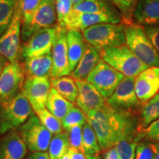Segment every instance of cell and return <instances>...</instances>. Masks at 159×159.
Segmentation results:
<instances>
[{
    "mask_svg": "<svg viewBox=\"0 0 159 159\" xmlns=\"http://www.w3.org/2000/svg\"><path fill=\"white\" fill-rule=\"evenodd\" d=\"M86 116L102 150L114 148L120 141L139 134L138 120L131 111L117 110L106 103L102 108L91 111Z\"/></svg>",
    "mask_w": 159,
    "mask_h": 159,
    "instance_id": "obj_1",
    "label": "cell"
},
{
    "mask_svg": "<svg viewBox=\"0 0 159 159\" xmlns=\"http://www.w3.org/2000/svg\"><path fill=\"white\" fill-rule=\"evenodd\" d=\"M30 104L21 92L0 100V134L19 128L33 113Z\"/></svg>",
    "mask_w": 159,
    "mask_h": 159,
    "instance_id": "obj_2",
    "label": "cell"
},
{
    "mask_svg": "<svg viewBox=\"0 0 159 159\" xmlns=\"http://www.w3.org/2000/svg\"><path fill=\"white\" fill-rule=\"evenodd\" d=\"M124 24H99L82 31L83 39L88 44L99 52L108 47L126 44Z\"/></svg>",
    "mask_w": 159,
    "mask_h": 159,
    "instance_id": "obj_3",
    "label": "cell"
},
{
    "mask_svg": "<svg viewBox=\"0 0 159 159\" xmlns=\"http://www.w3.org/2000/svg\"><path fill=\"white\" fill-rule=\"evenodd\" d=\"M101 58L125 77H135L148 69L126 45L105 48L99 52Z\"/></svg>",
    "mask_w": 159,
    "mask_h": 159,
    "instance_id": "obj_4",
    "label": "cell"
},
{
    "mask_svg": "<svg viewBox=\"0 0 159 159\" xmlns=\"http://www.w3.org/2000/svg\"><path fill=\"white\" fill-rule=\"evenodd\" d=\"M125 34L126 45L142 62L150 67H159V53L148 39L144 27L136 24L126 25Z\"/></svg>",
    "mask_w": 159,
    "mask_h": 159,
    "instance_id": "obj_5",
    "label": "cell"
},
{
    "mask_svg": "<svg viewBox=\"0 0 159 159\" xmlns=\"http://www.w3.org/2000/svg\"><path fill=\"white\" fill-rule=\"evenodd\" d=\"M19 134L27 149L32 152H47L52 134L47 130L34 113L19 128Z\"/></svg>",
    "mask_w": 159,
    "mask_h": 159,
    "instance_id": "obj_6",
    "label": "cell"
},
{
    "mask_svg": "<svg viewBox=\"0 0 159 159\" xmlns=\"http://www.w3.org/2000/svg\"><path fill=\"white\" fill-rule=\"evenodd\" d=\"M125 76L101 58L86 80L91 83L107 100Z\"/></svg>",
    "mask_w": 159,
    "mask_h": 159,
    "instance_id": "obj_7",
    "label": "cell"
},
{
    "mask_svg": "<svg viewBox=\"0 0 159 159\" xmlns=\"http://www.w3.org/2000/svg\"><path fill=\"white\" fill-rule=\"evenodd\" d=\"M21 13L16 7L14 16L11 25L4 34L0 37V55L5 57L9 63L18 62L21 55Z\"/></svg>",
    "mask_w": 159,
    "mask_h": 159,
    "instance_id": "obj_8",
    "label": "cell"
},
{
    "mask_svg": "<svg viewBox=\"0 0 159 159\" xmlns=\"http://www.w3.org/2000/svg\"><path fill=\"white\" fill-rule=\"evenodd\" d=\"M49 77H27L24 83L21 93L29 101L35 113L46 108L52 88Z\"/></svg>",
    "mask_w": 159,
    "mask_h": 159,
    "instance_id": "obj_9",
    "label": "cell"
},
{
    "mask_svg": "<svg viewBox=\"0 0 159 159\" xmlns=\"http://www.w3.org/2000/svg\"><path fill=\"white\" fill-rule=\"evenodd\" d=\"M57 26L39 30L27 41L21 51V56L28 59L52 52L57 33Z\"/></svg>",
    "mask_w": 159,
    "mask_h": 159,
    "instance_id": "obj_10",
    "label": "cell"
},
{
    "mask_svg": "<svg viewBox=\"0 0 159 159\" xmlns=\"http://www.w3.org/2000/svg\"><path fill=\"white\" fill-rule=\"evenodd\" d=\"M55 0H41L35 11L30 25L21 30L23 41H27L35 32L57 26Z\"/></svg>",
    "mask_w": 159,
    "mask_h": 159,
    "instance_id": "obj_11",
    "label": "cell"
},
{
    "mask_svg": "<svg viewBox=\"0 0 159 159\" xmlns=\"http://www.w3.org/2000/svg\"><path fill=\"white\" fill-rule=\"evenodd\" d=\"M106 103L117 110L130 111L138 108L141 103L135 91V77H125Z\"/></svg>",
    "mask_w": 159,
    "mask_h": 159,
    "instance_id": "obj_12",
    "label": "cell"
},
{
    "mask_svg": "<svg viewBox=\"0 0 159 159\" xmlns=\"http://www.w3.org/2000/svg\"><path fill=\"white\" fill-rule=\"evenodd\" d=\"M25 71L19 62L8 63L0 75V100L21 92L25 83Z\"/></svg>",
    "mask_w": 159,
    "mask_h": 159,
    "instance_id": "obj_13",
    "label": "cell"
},
{
    "mask_svg": "<svg viewBox=\"0 0 159 159\" xmlns=\"http://www.w3.org/2000/svg\"><path fill=\"white\" fill-rule=\"evenodd\" d=\"M121 17L116 13H82L71 11L66 19V28L67 30H80L99 25V24H119Z\"/></svg>",
    "mask_w": 159,
    "mask_h": 159,
    "instance_id": "obj_14",
    "label": "cell"
},
{
    "mask_svg": "<svg viewBox=\"0 0 159 159\" xmlns=\"http://www.w3.org/2000/svg\"><path fill=\"white\" fill-rule=\"evenodd\" d=\"M66 33V28L61 27L57 25L56 37L52 50V78L68 76L71 73L69 67Z\"/></svg>",
    "mask_w": 159,
    "mask_h": 159,
    "instance_id": "obj_15",
    "label": "cell"
},
{
    "mask_svg": "<svg viewBox=\"0 0 159 159\" xmlns=\"http://www.w3.org/2000/svg\"><path fill=\"white\" fill-rule=\"evenodd\" d=\"M135 91L141 104H145L159 91V67L151 66L135 77Z\"/></svg>",
    "mask_w": 159,
    "mask_h": 159,
    "instance_id": "obj_16",
    "label": "cell"
},
{
    "mask_svg": "<svg viewBox=\"0 0 159 159\" xmlns=\"http://www.w3.org/2000/svg\"><path fill=\"white\" fill-rule=\"evenodd\" d=\"M76 83L78 88L76 103L85 114L92 111L99 110L106 105V100L89 81L76 80Z\"/></svg>",
    "mask_w": 159,
    "mask_h": 159,
    "instance_id": "obj_17",
    "label": "cell"
},
{
    "mask_svg": "<svg viewBox=\"0 0 159 159\" xmlns=\"http://www.w3.org/2000/svg\"><path fill=\"white\" fill-rule=\"evenodd\" d=\"M27 148L17 130L7 132L0 139V159H24Z\"/></svg>",
    "mask_w": 159,
    "mask_h": 159,
    "instance_id": "obj_18",
    "label": "cell"
},
{
    "mask_svg": "<svg viewBox=\"0 0 159 159\" xmlns=\"http://www.w3.org/2000/svg\"><path fill=\"white\" fill-rule=\"evenodd\" d=\"M139 25H159V0H139L134 13Z\"/></svg>",
    "mask_w": 159,
    "mask_h": 159,
    "instance_id": "obj_19",
    "label": "cell"
},
{
    "mask_svg": "<svg viewBox=\"0 0 159 159\" xmlns=\"http://www.w3.org/2000/svg\"><path fill=\"white\" fill-rule=\"evenodd\" d=\"M101 60L99 52L87 43V47L82 58L71 72V77L75 80H86L91 71L96 68Z\"/></svg>",
    "mask_w": 159,
    "mask_h": 159,
    "instance_id": "obj_20",
    "label": "cell"
},
{
    "mask_svg": "<svg viewBox=\"0 0 159 159\" xmlns=\"http://www.w3.org/2000/svg\"><path fill=\"white\" fill-rule=\"evenodd\" d=\"M22 67L27 77H51L52 70V52L26 59Z\"/></svg>",
    "mask_w": 159,
    "mask_h": 159,
    "instance_id": "obj_21",
    "label": "cell"
},
{
    "mask_svg": "<svg viewBox=\"0 0 159 159\" xmlns=\"http://www.w3.org/2000/svg\"><path fill=\"white\" fill-rule=\"evenodd\" d=\"M66 39L69 67L72 72L84 54L87 43L83 39L82 32L80 30H67Z\"/></svg>",
    "mask_w": 159,
    "mask_h": 159,
    "instance_id": "obj_22",
    "label": "cell"
},
{
    "mask_svg": "<svg viewBox=\"0 0 159 159\" xmlns=\"http://www.w3.org/2000/svg\"><path fill=\"white\" fill-rule=\"evenodd\" d=\"M74 107L72 102L61 96L54 88L52 87L47 99L46 108L59 120L62 121L69 111Z\"/></svg>",
    "mask_w": 159,
    "mask_h": 159,
    "instance_id": "obj_23",
    "label": "cell"
},
{
    "mask_svg": "<svg viewBox=\"0 0 159 159\" xmlns=\"http://www.w3.org/2000/svg\"><path fill=\"white\" fill-rule=\"evenodd\" d=\"M51 85L63 98L74 103L78 96V88L73 77L64 76L51 79Z\"/></svg>",
    "mask_w": 159,
    "mask_h": 159,
    "instance_id": "obj_24",
    "label": "cell"
},
{
    "mask_svg": "<svg viewBox=\"0 0 159 159\" xmlns=\"http://www.w3.org/2000/svg\"><path fill=\"white\" fill-rule=\"evenodd\" d=\"M82 151L87 156H97L101 151L96 133L89 122L83 127Z\"/></svg>",
    "mask_w": 159,
    "mask_h": 159,
    "instance_id": "obj_25",
    "label": "cell"
},
{
    "mask_svg": "<svg viewBox=\"0 0 159 159\" xmlns=\"http://www.w3.org/2000/svg\"><path fill=\"white\" fill-rule=\"evenodd\" d=\"M69 148L70 144L68 134L62 132L52 136L49 146L48 153L51 159H63Z\"/></svg>",
    "mask_w": 159,
    "mask_h": 159,
    "instance_id": "obj_26",
    "label": "cell"
},
{
    "mask_svg": "<svg viewBox=\"0 0 159 159\" xmlns=\"http://www.w3.org/2000/svg\"><path fill=\"white\" fill-rule=\"evenodd\" d=\"M75 11L82 13H116L110 5L104 0H85L73 6Z\"/></svg>",
    "mask_w": 159,
    "mask_h": 159,
    "instance_id": "obj_27",
    "label": "cell"
},
{
    "mask_svg": "<svg viewBox=\"0 0 159 159\" xmlns=\"http://www.w3.org/2000/svg\"><path fill=\"white\" fill-rule=\"evenodd\" d=\"M159 118V93L145 103L141 114V128L144 130Z\"/></svg>",
    "mask_w": 159,
    "mask_h": 159,
    "instance_id": "obj_28",
    "label": "cell"
},
{
    "mask_svg": "<svg viewBox=\"0 0 159 159\" xmlns=\"http://www.w3.org/2000/svg\"><path fill=\"white\" fill-rule=\"evenodd\" d=\"M16 7L19 10L22 19V28L25 30L30 25L35 11L41 0H15Z\"/></svg>",
    "mask_w": 159,
    "mask_h": 159,
    "instance_id": "obj_29",
    "label": "cell"
},
{
    "mask_svg": "<svg viewBox=\"0 0 159 159\" xmlns=\"http://www.w3.org/2000/svg\"><path fill=\"white\" fill-rule=\"evenodd\" d=\"M143 137H144L143 133H139L136 137L125 139L117 143L114 148L119 159H135L136 147Z\"/></svg>",
    "mask_w": 159,
    "mask_h": 159,
    "instance_id": "obj_30",
    "label": "cell"
},
{
    "mask_svg": "<svg viewBox=\"0 0 159 159\" xmlns=\"http://www.w3.org/2000/svg\"><path fill=\"white\" fill-rule=\"evenodd\" d=\"M15 10V0H0V37L11 25Z\"/></svg>",
    "mask_w": 159,
    "mask_h": 159,
    "instance_id": "obj_31",
    "label": "cell"
},
{
    "mask_svg": "<svg viewBox=\"0 0 159 159\" xmlns=\"http://www.w3.org/2000/svg\"><path fill=\"white\" fill-rule=\"evenodd\" d=\"M112 4L120 12L124 25H130L132 23L134 13L136 8V0H104Z\"/></svg>",
    "mask_w": 159,
    "mask_h": 159,
    "instance_id": "obj_32",
    "label": "cell"
},
{
    "mask_svg": "<svg viewBox=\"0 0 159 159\" xmlns=\"http://www.w3.org/2000/svg\"><path fill=\"white\" fill-rule=\"evenodd\" d=\"M88 122L86 114L80 108L73 107L62 121L63 130L67 131L75 126H83Z\"/></svg>",
    "mask_w": 159,
    "mask_h": 159,
    "instance_id": "obj_33",
    "label": "cell"
},
{
    "mask_svg": "<svg viewBox=\"0 0 159 159\" xmlns=\"http://www.w3.org/2000/svg\"><path fill=\"white\" fill-rule=\"evenodd\" d=\"M37 115L41 122L47 130L52 134H57L63 132V127L61 121L59 120L52 114H51L47 108L35 113Z\"/></svg>",
    "mask_w": 159,
    "mask_h": 159,
    "instance_id": "obj_34",
    "label": "cell"
},
{
    "mask_svg": "<svg viewBox=\"0 0 159 159\" xmlns=\"http://www.w3.org/2000/svg\"><path fill=\"white\" fill-rule=\"evenodd\" d=\"M72 0H55L57 25L66 28V19L73 9Z\"/></svg>",
    "mask_w": 159,
    "mask_h": 159,
    "instance_id": "obj_35",
    "label": "cell"
},
{
    "mask_svg": "<svg viewBox=\"0 0 159 159\" xmlns=\"http://www.w3.org/2000/svg\"><path fill=\"white\" fill-rule=\"evenodd\" d=\"M83 127V126H75L67 131H65L68 134L71 148L82 150Z\"/></svg>",
    "mask_w": 159,
    "mask_h": 159,
    "instance_id": "obj_36",
    "label": "cell"
},
{
    "mask_svg": "<svg viewBox=\"0 0 159 159\" xmlns=\"http://www.w3.org/2000/svg\"><path fill=\"white\" fill-rule=\"evenodd\" d=\"M135 159H156L150 142H139L136 149Z\"/></svg>",
    "mask_w": 159,
    "mask_h": 159,
    "instance_id": "obj_37",
    "label": "cell"
},
{
    "mask_svg": "<svg viewBox=\"0 0 159 159\" xmlns=\"http://www.w3.org/2000/svg\"><path fill=\"white\" fill-rule=\"evenodd\" d=\"M144 31L155 49L159 53V26H146Z\"/></svg>",
    "mask_w": 159,
    "mask_h": 159,
    "instance_id": "obj_38",
    "label": "cell"
},
{
    "mask_svg": "<svg viewBox=\"0 0 159 159\" xmlns=\"http://www.w3.org/2000/svg\"><path fill=\"white\" fill-rule=\"evenodd\" d=\"M143 134L149 140L159 142V118L145 128Z\"/></svg>",
    "mask_w": 159,
    "mask_h": 159,
    "instance_id": "obj_39",
    "label": "cell"
},
{
    "mask_svg": "<svg viewBox=\"0 0 159 159\" xmlns=\"http://www.w3.org/2000/svg\"><path fill=\"white\" fill-rule=\"evenodd\" d=\"M69 153L71 159H88V156L82 150L71 147L69 150Z\"/></svg>",
    "mask_w": 159,
    "mask_h": 159,
    "instance_id": "obj_40",
    "label": "cell"
},
{
    "mask_svg": "<svg viewBox=\"0 0 159 159\" xmlns=\"http://www.w3.org/2000/svg\"><path fill=\"white\" fill-rule=\"evenodd\" d=\"M28 159H51L47 152H32L28 157Z\"/></svg>",
    "mask_w": 159,
    "mask_h": 159,
    "instance_id": "obj_41",
    "label": "cell"
},
{
    "mask_svg": "<svg viewBox=\"0 0 159 159\" xmlns=\"http://www.w3.org/2000/svg\"><path fill=\"white\" fill-rule=\"evenodd\" d=\"M104 159H119L115 148H110L105 151Z\"/></svg>",
    "mask_w": 159,
    "mask_h": 159,
    "instance_id": "obj_42",
    "label": "cell"
},
{
    "mask_svg": "<svg viewBox=\"0 0 159 159\" xmlns=\"http://www.w3.org/2000/svg\"><path fill=\"white\" fill-rule=\"evenodd\" d=\"M156 159H159V142H150Z\"/></svg>",
    "mask_w": 159,
    "mask_h": 159,
    "instance_id": "obj_43",
    "label": "cell"
},
{
    "mask_svg": "<svg viewBox=\"0 0 159 159\" xmlns=\"http://www.w3.org/2000/svg\"><path fill=\"white\" fill-rule=\"evenodd\" d=\"M8 63L9 61L5 57L0 55V69H3Z\"/></svg>",
    "mask_w": 159,
    "mask_h": 159,
    "instance_id": "obj_44",
    "label": "cell"
},
{
    "mask_svg": "<svg viewBox=\"0 0 159 159\" xmlns=\"http://www.w3.org/2000/svg\"><path fill=\"white\" fill-rule=\"evenodd\" d=\"M83 1H85V0H72V2H73V5H78V4L83 2Z\"/></svg>",
    "mask_w": 159,
    "mask_h": 159,
    "instance_id": "obj_45",
    "label": "cell"
},
{
    "mask_svg": "<svg viewBox=\"0 0 159 159\" xmlns=\"http://www.w3.org/2000/svg\"><path fill=\"white\" fill-rule=\"evenodd\" d=\"M88 159H102L100 156H88Z\"/></svg>",
    "mask_w": 159,
    "mask_h": 159,
    "instance_id": "obj_46",
    "label": "cell"
},
{
    "mask_svg": "<svg viewBox=\"0 0 159 159\" xmlns=\"http://www.w3.org/2000/svg\"><path fill=\"white\" fill-rule=\"evenodd\" d=\"M2 69H0V75H1L2 71Z\"/></svg>",
    "mask_w": 159,
    "mask_h": 159,
    "instance_id": "obj_47",
    "label": "cell"
}]
</instances>
